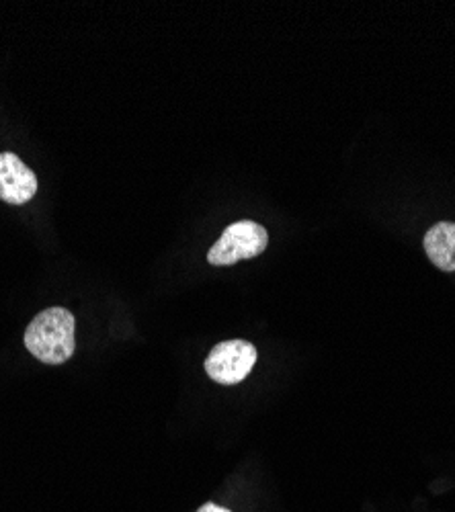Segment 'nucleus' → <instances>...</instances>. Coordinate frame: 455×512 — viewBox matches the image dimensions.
Listing matches in <instances>:
<instances>
[{
  "instance_id": "1",
  "label": "nucleus",
  "mask_w": 455,
  "mask_h": 512,
  "mask_svg": "<svg viewBox=\"0 0 455 512\" xmlns=\"http://www.w3.org/2000/svg\"><path fill=\"white\" fill-rule=\"evenodd\" d=\"M76 320L66 308H48L39 312L25 330L27 351L46 365L66 363L76 349Z\"/></svg>"
},
{
  "instance_id": "2",
  "label": "nucleus",
  "mask_w": 455,
  "mask_h": 512,
  "mask_svg": "<svg viewBox=\"0 0 455 512\" xmlns=\"http://www.w3.org/2000/svg\"><path fill=\"white\" fill-rule=\"evenodd\" d=\"M269 244L267 230L251 220L230 224L220 240L210 248L208 263L214 267H230L246 259H255Z\"/></svg>"
},
{
  "instance_id": "3",
  "label": "nucleus",
  "mask_w": 455,
  "mask_h": 512,
  "mask_svg": "<svg viewBox=\"0 0 455 512\" xmlns=\"http://www.w3.org/2000/svg\"><path fill=\"white\" fill-rule=\"evenodd\" d=\"M257 349L248 340H224V343L216 345L208 359H205V373L210 375L212 381L220 383V386H236V383L244 381L248 373L253 371L257 363Z\"/></svg>"
},
{
  "instance_id": "4",
  "label": "nucleus",
  "mask_w": 455,
  "mask_h": 512,
  "mask_svg": "<svg viewBox=\"0 0 455 512\" xmlns=\"http://www.w3.org/2000/svg\"><path fill=\"white\" fill-rule=\"evenodd\" d=\"M37 193L33 170L13 152L0 154V199L9 205H23Z\"/></svg>"
},
{
  "instance_id": "5",
  "label": "nucleus",
  "mask_w": 455,
  "mask_h": 512,
  "mask_svg": "<svg viewBox=\"0 0 455 512\" xmlns=\"http://www.w3.org/2000/svg\"><path fill=\"white\" fill-rule=\"evenodd\" d=\"M423 246L437 269L455 273V222L433 224L423 238Z\"/></svg>"
},
{
  "instance_id": "6",
  "label": "nucleus",
  "mask_w": 455,
  "mask_h": 512,
  "mask_svg": "<svg viewBox=\"0 0 455 512\" xmlns=\"http://www.w3.org/2000/svg\"><path fill=\"white\" fill-rule=\"evenodd\" d=\"M197 512H232V510H228V508H224V506H220L216 502H205Z\"/></svg>"
}]
</instances>
